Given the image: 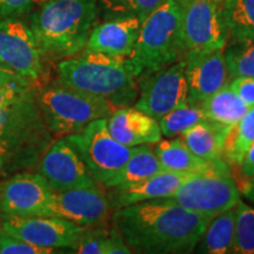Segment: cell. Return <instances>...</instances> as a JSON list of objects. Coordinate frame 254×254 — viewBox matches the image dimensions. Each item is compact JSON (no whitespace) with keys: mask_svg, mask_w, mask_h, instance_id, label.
<instances>
[{"mask_svg":"<svg viewBox=\"0 0 254 254\" xmlns=\"http://www.w3.org/2000/svg\"><path fill=\"white\" fill-rule=\"evenodd\" d=\"M55 252L56 250L33 245L0 230V254H49Z\"/></svg>","mask_w":254,"mask_h":254,"instance_id":"32","label":"cell"},{"mask_svg":"<svg viewBox=\"0 0 254 254\" xmlns=\"http://www.w3.org/2000/svg\"><path fill=\"white\" fill-rule=\"evenodd\" d=\"M254 142V106L247 111L239 122L228 129L224 145L222 158L228 164L238 165Z\"/></svg>","mask_w":254,"mask_h":254,"instance_id":"27","label":"cell"},{"mask_svg":"<svg viewBox=\"0 0 254 254\" xmlns=\"http://www.w3.org/2000/svg\"><path fill=\"white\" fill-rule=\"evenodd\" d=\"M236 207V206H234ZM214 215L208 221L193 252L206 254L232 253L236 228V208Z\"/></svg>","mask_w":254,"mask_h":254,"instance_id":"23","label":"cell"},{"mask_svg":"<svg viewBox=\"0 0 254 254\" xmlns=\"http://www.w3.org/2000/svg\"><path fill=\"white\" fill-rule=\"evenodd\" d=\"M39 174L53 192L94 185L95 180L67 138L53 141L40 159Z\"/></svg>","mask_w":254,"mask_h":254,"instance_id":"14","label":"cell"},{"mask_svg":"<svg viewBox=\"0 0 254 254\" xmlns=\"http://www.w3.org/2000/svg\"><path fill=\"white\" fill-rule=\"evenodd\" d=\"M57 69V81L105 99L116 109L131 106L138 98V79L128 58L84 49L60 60Z\"/></svg>","mask_w":254,"mask_h":254,"instance_id":"3","label":"cell"},{"mask_svg":"<svg viewBox=\"0 0 254 254\" xmlns=\"http://www.w3.org/2000/svg\"><path fill=\"white\" fill-rule=\"evenodd\" d=\"M164 171L160 161L151 145L136 146L134 152L126 161L122 170L110 182L105 184L106 189H125L154 174Z\"/></svg>","mask_w":254,"mask_h":254,"instance_id":"22","label":"cell"},{"mask_svg":"<svg viewBox=\"0 0 254 254\" xmlns=\"http://www.w3.org/2000/svg\"><path fill=\"white\" fill-rule=\"evenodd\" d=\"M195 174V173H193ZM193 174L161 171L147 179L125 189H110L109 199L112 211L136 202L166 198L172 195L178 187Z\"/></svg>","mask_w":254,"mask_h":254,"instance_id":"19","label":"cell"},{"mask_svg":"<svg viewBox=\"0 0 254 254\" xmlns=\"http://www.w3.org/2000/svg\"><path fill=\"white\" fill-rule=\"evenodd\" d=\"M73 250L80 254H129L132 251L126 245L116 227H85Z\"/></svg>","mask_w":254,"mask_h":254,"instance_id":"25","label":"cell"},{"mask_svg":"<svg viewBox=\"0 0 254 254\" xmlns=\"http://www.w3.org/2000/svg\"><path fill=\"white\" fill-rule=\"evenodd\" d=\"M239 168L243 178L254 177V142L247 150L246 154L244 155L243 160L239 164Z\"/></svg>","mask_w":254,"mask_h":254,"instance_id":"35","label":"cell"},{"mask_svg":"<svg viewBox=\"0 0 254 254\" xmlns=\"http://www.w3.org/2000/svg\"><path fill=\"white\" fill-rule=\"evenodd\" d=\"M231 126L205 119L183 133L182 139L187 147L199 158L215 161L222 158L225 140Z\"/></svg>","mask_w":254,"mask_h":254,"instance_id":"20","label":"cell"},{"mask_svg":"<svg viewBox=\"0 0 254 254\" xmlns=\"http://www.w3.org/2000/svg\"><path fill=\"white\" fill-rule=\"evenodd\" d=\"M38 104V86L0 84V155L9 171L30 167L52 144Z\"/></svg>","mask_w":254,"mask_h":254,"instance_id":"2","label":"cell"},{"mask_svg":"<svg viewBox=\"0 0 254 254\" xmlns=\"http://www.w3.org/2000/svg\"><path fill=\"white\" fill-rule=\"evenodd\" d=\"M212 218L166 198L117 208L112 225L132 253H190Z\"/></svg>","mask_w":254,"mask_h":254,"instance_id":"1","label":"cell"},{"mask_svg":"<svg viewBox=\"0 0 254 254\" xmlns=\"http://www.w3.org/2000/svg\"><path fill=\"white\" fill-rule=\"evenodd\" d=\"M221 14L227 41L254 38V0H222Z\"/></svg>","mask_w":254,"mask_h":254,"instance_id":"26","label":"cell"},{"mask_svg":"<svg viewBox=\"0 0 254 254\" xmlns=\"http://www.w3.org/2000/svg\"><path fill=\"white\" fill-rule=\"evenodd\" d=\"M222 0H178L185 56L224 50L227 32Z\"/></svg>","mask_w":254,"mask_h":254,"instance_id":"9","label":"cell"},{"mask_svg":"<svg viewBox=\"0 0 254 254\" xmlns=\"http://www.w3.org/2000/svg\"><path fill=\"white\" fill-rule=\"evenodd\" d=\"M0 230L45 249H74L85 227L55 215L0 218Z\"/></svg>","mask_w":254,"mask_h":254,"instance_id":"12","label":"cell"},{"mask_svg":"<svg viewBox=\"0 0 254 254\" xmlns=\"http://www.w3.org/2000/svg\"><path fill=\"white\" fill-rule=\"evenodd\" d=\"M66 138L84 159L95 183L101 186L122 170L136 148L117 141L107 128L106 118L94 120Z\"/></svg>","mask_w":254,"mask_h":254,"instance_id":"8","label":"cell"},{"mask_svg":"<svg viewBox=\"0 0 254 254\" xmlns=\"http://www.w3.org/2000/svg\"><path fill=\"white\" fill-rule=\"evenodd\" d=\"M240 194H243L245 198L252 202L254 206V177L243 178L239 186Z\"/></svg>","mask_w":254,"mask_h":254,"instance_id":"37","label":"cell"},{"mask_svg":"<svg viewBox=\"0 0 254 254\" xmlns=\"http://www.w3.org/2000/svg\"><path fill=\"white\" fill-rule=\"evenodd\" d=\"M98 14V0H46L30 28L45 58L64 60L86 47Z\"/></svg>","mask_w":254,"mask_h":254,"instance_id":"4","label":"cell"},{"mask_svg":"<svg viewBox=\"0 0 254 254\" xmlns=\"http://www.w3.org/2000/svg\"><path fill=\"white\" fill-rule=\"evenodd\" d=\"M234 208L236 228L232 253L254 254V207L240 199Z\"/></svg>","mask_w":254,"mask_h":254,"instance_id":"31","label":"cell"},{"mask_svg":"<svg viewBox=\"0 0 254 254\" xmlns=\"http://www.w3.org/2000/svg\"><path fill=\"white\" fill-rule=\"evenodd\" d=\"M139 93L134 107L154 119L187 104L185 59L171 64L138 80Z\"/></svg>","mask_w":254,"mask_h":254,"instance_id":"11","label":"cell"},{"mask_svg":"<svg viewBox=\"0 0 254 254\" xmlns=\"http://www.w3.org/2000/svg\"><path fill=\"white\" fill-rule=\"evenodd\" d=\"M112 212L109 194L98 185L53 192L49 215L71 221L81 227L98 226Z\"/></svg>","mask_w":254,"mask_h":254,"instance_id":"15","label":"cell"},{"mask_svg":"<svg viewBox=\"0 0 254 254\" xmlns=\"http://www.w3.org/2000/svg\"><path fill=\"white\" fill-rule=\"evenodd\" d=\"M2 167V158H1V155H0V168Z\"/></svg>","mask_w":254,"mask_h":254,"instance_id":"38","label":"cell"},{"mask_svg":"<svg viewBox=\"0 0 254 254\" xmlns=\"http://www.w3.org/2000/svg\"><path fill=\"white\" fill-rule=\"evenodd\" d=\"M37 0H0V19L26 13Z\"/></svg>","mask_w":254,"mask_h":254,"instance_id":"34","label":"cell"},{"mask_svg":"<svg viewBox=\"0 0 254 254\" xmlns=\"http://www.w3.org/2000/svg\"><path fill=\"white\" fill-rule=\"evenodd\" d=\"M154 153L160 161L164 171L177 173H201L211 170L219 160L207 161L199 158L187 147L182 138H170L158 141Z\"/></svg>","mask_w":254,"mask_h":254,"instance_id":"21","label":"cell"},{"mask_svg":"<svg viewBox=\"0 0 254 254\" xmlns=\"http://www.w3.org/2000/svg\"><path fill=\"white\" fill-rule=\"evenodd\" d=\"M205 119L207 118L200 105L186 104L171 111L158 122L161 134L166 138H174Z\"/></svg>","mask_w":254,"mask_h":254,"instance_id":"30","label":"cell"},{"mask_svg":"<svg viewBox=\"0 0 254 254\" xmlns=\"http://www.w3.org/2000/svg\"><path fill=\"white\" fill-rule=\"evenodd\" d=\"M164 0H98L104 19L138 18L144 21Z\"/></svg>","mask_w":254,"mask_h":254,"instance_id":"29","label":"cell"},{"mask_svg":"<svg viewBox=\"0 0 254 254\" xmlns=\"http://www.w3.org/2000/svg\"><path fill=\"white\" fill-rule=\"evenodd\" d=\"M184 59L187 104L200 105L230 82L222 50L187 55Z\"/></svg>","mask_w":254,"mask_h":254,"instance_id":"16","label":"cell"},{"mask_svg":"<svg viewBox=\"0 0 254 254\" xmlns=\"http://www.w3.org/2000/svg\"><path fill=\"white\" fill-rule=\"evenodd\" d=\"M4 82H24V84H31L30 81H27L26 79L21 77L20 74H18L17 72H14L13 69H11L7 66H5L4 64L0 63V84H4Z\"/></svg>","mask_w":254,"mask_h":254,"instance_id":"36","label":"cell"},{"mask_svg":"<svg viewBox=\"0 0 254 254\" xmlns=\"http://www.w3.org/2000/svg\"><path fill=\"white\" fill-rule=\"evenodd\" d=\"M184 58L185 47L178 0H164L142 21L128 60L139 80Z\"/></svg>","mask_w":254,"mask_h":254,"instance_id":"5","label":"cell"},{"mask_svg":"<svg viewBox=\"0 0 254 254\" xmlns=\"http://www.w3.org/2000/svg\"><path fill=\"white\" fill-rule=\"evenodd\" d=\"M111 135L127 147L155 145L161 140L159 122L134 106L119 107L107 118Z\"/></svg>","mask_w":254,"mask_h":254,"instance_id":"17","label":"cell"},{"mask_svg":"<svg viewBox=\"0 0 254 254\" xmlns=\"http://www.w3.org/2000/svg\"><path fill=\"white\" fill-rule=\"evenodd\" d=\"M52 195L40 174H15L0 184V218L49 215Z\"/></svg>","mask_w":254,"mask_h":254,"instance_id":"13","label":"cell"},{"mask_svg":"<svg viewBox=\"0 0 254 254\" xmlns=\"http://www.w3.org/2000/svg\"><path fill=\"white\" fill-rule=\"evenodd\" d=\"M222 51L230 81L237 77H254V38L228 40Z\"/></svg>","mask_w":254,"mask_h":254,"instance_id":"28","label":"cell"},{"mask_svg":"<svg viewBox=\"0 0 254 254\" xmlns=\"http://www.w3.org/2000/svg\"><path fill=\"white\" fill-rule=\"evenodd\" d=\"M38 104L53 135L79 132L97 119L109 118L117 110L109 101L57 81L38 88Z\"/></svg>","mask_w":254,"mask_h":254,"instance_id":"6","label":"cell"},{"mask_svg":"<svg viewBox=\"0 0 254 254\" xmlns=\"http://www.w3.org/2000/svg\"><path fill=\"white\" fill-rule=\"evenodd\" d=\"M45 59L28 25L17 17L0 19V63L37 86Z\"/></svg>","mask_w":254,"mask_h":254,"instance_id":"10","label":"cell"},{"mask_svg":"<svg viewBox=\"0 0 254 254\" xmlns=\"http://www.w3.org/2000/svg\"><path fill=\"white\" fill-rule=\"evenodd\" d=\"M200 106L204 110L206 118L232 126L243 118L250 107L232 90L230 84L202 101Z\"/></svg>","mask_w":254,"mask_h":254,"instance_id":"24","label":"cell"},{"mask_svg":"<svg viewBox=\"0 0 254 254\" xmlns=\"http://www.w3.org/2000/svg\"><path fill=\"white\" fill-rule=\"evenodd\" d=\"M141 24L138 18L105 19L91 31L85 49L128 58L135 47Z\"/></svg>","mask_w":254,"mask_h":254,"instance_id":"18","label":"cell"},{"mask_svg":"<svg viewBox=\"0 0 254 254\" xmlns=\"http://www.w3.org/2000/svg\"><path fill=\"white\" fill-rule=\"evenodd\" d=\"M228 84L250 109L254 106V77H237Z\"/></svg>","mask_w":254,"mask_h":254,"instance_id":"33","label":"cell"},{"mask_svg":"<svg viewBox=\"0 0 254 254\" xmlns=\"http://www.w3.org/2000/svg\"><path fill=\"white\" fill-rule=\"evenodd\" d=\"M37 1H41V2H44V1H46V0H37Z\"/></svg>","mask_w":254,"mask_h":254,"instance_id":"39","label":"cell"},{"mask_svg":"<svg viewBox=\"0 0 254 254\" xmlns=\"http://www.w3.org/2000/svg\"><path fill=\"white\" fill-rule=\"evenodd\" d=\"M228 165L220 159L211 170L190 176L166 199L209 218L233 208L240 190Z\"/></svg>","mask_w":254,"mask_h":254,"instance_id":"7","label":"cell"}]
</instances>
